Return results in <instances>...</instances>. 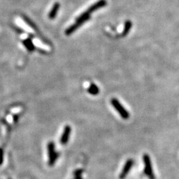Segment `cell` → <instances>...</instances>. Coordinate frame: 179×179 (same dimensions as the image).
Returning a JSON list of instances; mask_svg holds the SVG:
<instances>
[{"label":"cell","instance_id":"1","mask_svg":"<svg viewBox=\"0 0 179 179\" xmlns=\"http://www.w3.org/2000/svg\"><path fill=\"white\" fill-rule=\"evenodd\" d=\"M111 103L113 107H114L119 114H120L122 118L125 119H127L129 118V117H130V114H129L128 112L124 108V106L121 105V103L118 101V99L112 98L111 100Z\"/></svg>","mask_w":179,"mask_h":179},{"label":"cell","instance_id":"2","mask_svg":"<svg viewBox=\"0 0 179 179\" xmlns=\"http://www.w3.org/2000/svg\"><path fill=\"white\" fill-rule=\"evenodd\" d=\"M143 161L145 165V173L149 177V179H155V176L153 174L151 163L150 157L148 155H143Z\"/></svg>","mask_w":179,"mask_h":179},{"label":"cell","instance_id":"3","mask_svg":"<svg viewBox=\"0 0 179 179\" xmlns=\"http://www.w3.org/2000/svg\"><path fill=\"white\" fill-rule=\"evenodd\" d=\"M48 153H49V165L52 166L58 158V154L55 150V144L53 142H49L48 144Z\"/></svg>","mask_w":179,"mask_h":179},{"label":"cell","instance_id":"4","mask_svg":"<svg viewBox=\"0 0 179 179\" xmlns=\"http://www.w3.org/2000/svg\"><path fill=\"white\" fill-rule=\"evenodd\" d=\"M133 165V161L132 159L127 160V162L125 163V165L124 166L123 170H122L120 175H119V178L124 179L125 178V177H126L127 175L128 174V172L131 170Z\"/></svg>","mask_w":179,"mask_h":179},{"label":"cell","instance_id":"5","mask_svg":"<svg viewBox=\"0 0 179 179\" xmlns=\"http://www.w3.org/2000/svg\"><path fill=\"white\" fill-rule=\"evenodd\" d=\"M106 5H107L106 0H99V1L96 2L95 4H94L93 5H91L90 7L88 9V11L90 13H92L93 12L98 10L99 9L105 7Z\"/></svg>","mask_w":179,"mask_h":179},{"label":"cell","instance_id":"6","mask_svg":"<svg viewBox=\"0 0 179 179\" xmlns=\"http://www.w3.org/2000/svg\"><path fill=\"white\" fill-rule=\"evenodd\" d=\"M70 132H71V127L69 126V125H66L64 129L63 133H62L61 140H60V142H61L62 145H65V144L67 143L69 139V137H70Z\"/></svg>","mask_w":179,"mask_h":179},{"label":"cell","instance_id":"7","mask_svg":"<svg viewBox=\"0 0 179 179\" xmlns=\"http://www.w3.org/2000/svg\"><path fill=\"white\" fill-rule=\"evenodd\" d=\"M90 13L88 11H86L85 12H84L83 13H82L79 17H78L76 19V23L80 24V25L84 24L85 22L89 20V19L90 18Z\"/></svg>","mask_w":179,"mask_h":179},{"label":"cell","instance_id":"8","mask_svg":"<svg viewBox=\"0 0 179 179\" xmlns=\"http://www.w3.org/2000/svg\"><path fill=\"white\" fill-rule=\"evenodd\" d=\"M60 8V4L58 2L55 3V4L53 5L51 10L50 11L49 13V18L51 19H53L56 17V15L58 13V11Z\"/></svg>","mask_w":179,"mask_h":179},{"label":"cell","instance_id":"9","mask_svg":"<svg viewBox=\"0 0 179 179\" xmlns=\"http://www.w3.org/2000/svg\"><path fill=\"white\" fill-rule=\"evenodd\" d=\"M16 23L18 25V26H19L23 29L25 30L26 31H28V32H29V33H32L33 32L32 28H31L30 26L28 25L25 23V22L23 21V20L17 17L16 19Z\"/></svg>","mask_w":179,"mask_h":179},{"label":"cell","instance_id":"10","mask_svg":"<svg viewBox=\"0 0 179 179\" xmlns=\"http://www.w3.org/2000/svg\"><path fill=\"white\" fill-rule=\"evenodd\" d=\"M80 26L81 25L80 24H78V23H76V22H75L74 24L72 25H70V27H69L68 29H66L65 34L68 36L70 35L71 34H73V33H74L75 31H76Z\"/></svg>","mask_w":179,"mask_h":179},{"label":"cell","instance_id":"11","mask_svg":"<svg viewBox=\"0 0 179 179\" xmlns=\"http://www.w3.org/2000/svg\"><path fill=\"white\" fill-rule=\"evenodd\" d=\"M88 92L91 95L96 96L97 94H98L100 92L99 88L97 86L96 84H91L88 88Z\"/></svg>","mask_w":179,"mask_h":179},{"label":"cell","instance_id":"12","mask_svg":"<svg viewBox=\"0 0 179 179\" xmlns=\"http://www.w3.org/2000/svg\"><path fill=\"white\" fill-rule=\"evenodd\" d=\"M131 27H132V23H131V21H126L124 23V30H123V33H122V34L123 36H125L130 32V31L131 29Z\"/></svg>","mask_w":179,"mask_h":179},{"label":"cell","instance_id":"13","mask_svg":"<svg viewBox=\"0 0 179 179\" xmlns=\"http://www.w3.org/2000/svg\"><path fill=\"white\" fill-rule=\"evenodd\" d=\"M23 44L29 51H33L34 49V43L33 41H31L30 40H25L23 42Z\"/></svg>","mask_w":179,"mask_h":179},{"label":"cell","instance_id":"14","mask_svg":"<svg viewBox=\"0 0 179 179\" xmlns=\"http://www.w3.org/2000/svg\"><path fill=\"white\" fill-rule=\"evenodd\" d=\"M4 163V150L0 147V166Z\"/></svg>","mask_w":179,"mask_h":179},{"label":"cell","instance_id":"15","mask_svg":"<svg viewBox=\"0 0 179 179\" xmlns=\"http://www.w3.org/2000/svg\"><path fill=\"white\" fill-rule=\"evenodd\" d=\"M83 172H84L83 169H78V170H76L74 172V175L75 177H79L81 174H82Z\"/></svg>","mask_w":179,"mask_h":179},{"label":"cell","instance_id":"16","mask_svg":"<svg viewBox=\"0 0 179 179\" xmlns=\"http://www.w3.org/2000/svg\"><path fill=\"white\" fill-rule=\"evenodd\" d=\"M75 179H82V178H81L80 176H79V177H76V178H75Z\"/></svg>","mask_w":179,"mask_h":179}]
</instances>
